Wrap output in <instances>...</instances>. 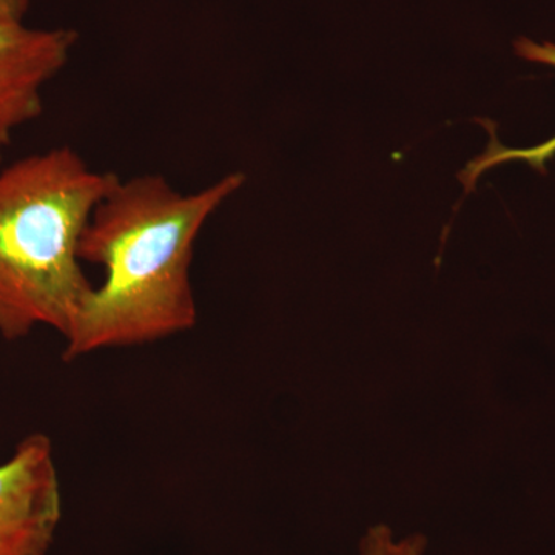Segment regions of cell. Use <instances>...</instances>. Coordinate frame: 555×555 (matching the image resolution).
Wrapping results in <instances>:
<instances>
[{"label": "cell", "mask_w": 555, "mask_h": 555, "mask_svg": "<svg viewBox=\"0 0 555 555\" xmlns=\"http://www.w3.org/2000/svg\"><path fill=\"white\" fill-rule=\"evenodd\" d=\"M425 539L422 535L397 540L392 531L379 525L369 529L361 542V555H423Z\"/></svg>", "instance_id": "cell-6"}, {"label": "cell", "mask_w": 555, "mask_h": 555, "mask_svg": "<svg viewBox=\"0 0 555 555\" xmlns=\"http://www.w3.org/2000/svg\"><path fill=\"white\" fill-rule=\"evenodd\" d=\"M514 49L521 60L555 68V43L553 42L539 43L535 40L520 38L514 43ZM481 124L488 129L491 141H489L483 155L470 160L466 169L460 171L459 179L465 188L466 195L473 192L477 179L485 171L500 166V164L525 163L539 173H545L547 163L555 158V137L547 139L542 144L532 145V147H506L496 139L494 122L483 120Z\"/></svg>", "instance_id": "cell-5"}, {"label": "cell", "mask_w": 555, "mask_h": 555, "mask_svg": "<svg viewBox=\"0 0 555 555\" xmlns=\"http://www.w3.org/2000/svg\"><path fill=\"white\" fill-rule=\"evenodd\" d=\"M118 175L53 147L0 166V337L49 327L67 339L94 284L80 240Z\"/></svg>", "instance_id": "cell-2"}, {"label": "cell", "mask_w": 555, "mask_h": 555, "mask_svg": "<svg viewBox=\"0 0 555 555\" xmlns=\"http://www.w3.org/2000/svg\"><path fill=\"white\" fill-rule=\"evenodd\" d=\"M61 520L53 444L30 434L0 465V555H47Z\"/></svg>", "instance_id": "cell-3"}, {"label": "cell", "mask_w": 555, "mask_h": 555, "mask_svg": "<svg viewBox=\"0 0 555 555\" xmlns=\"http://www.w3.org/2000/svg\"><path fill=\"white\" fill-rule=\"evenodd\" d=\"M31 0H0V22H24Z\"/></svg>", "instance_id": "cell-7"}, {"label": "cell", "mask_w": 555, "mask_h": 555, "mask_svg": "<svg viewBox=\"0 0 555 555\" xmlns=\"http://www.w3.org/2000/svg\"><path fill=\"white\" fill-rule=\"evenodd\" d=\"M78 35L0 22V166L14 134L43 112V93L68 64Z\"/></svg>", "instance_id": "cell-4"}, {"label": "cell", "mask_w": 555, "mask_h": 555, "mask_svg": "<svg viewBox=\"0 0 555 555\" xmlns=\"http://www.w3.org/2000/svg\"><path fill=\"white\" fill-rule=\"evenodd\" d=\"M244 179L230 173L184 193L158 173L118 178L80 240V259L101 266L104 281L93 287L65 339L64 360L150 345L195 327L190 269L196 240Z\"/></svg>", "instance_id": "cell-1"}]
</instances>
